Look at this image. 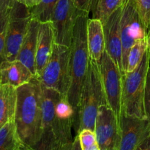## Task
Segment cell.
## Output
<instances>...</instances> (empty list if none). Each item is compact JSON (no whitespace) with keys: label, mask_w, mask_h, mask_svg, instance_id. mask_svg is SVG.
Here are the masks:
<instances>
[{"label":"cell","mask_w":150,"mask_h":150,"mask_svg":"<svg viewBox=\"0 0 150 150\" xmlns=\"http://www.w3.org/2000/svg\"><path fill=\"white\" fill-rule=\"evenodd\" d=\"M89 13L83 12L78 17L70 44V85L67 98L76 112L74 128L76 130L79 122V105L82 88L90 61L87 44V23Z\"/></svg>","instance_id":"obj_3"},{"label":"cell","mask_w":150,"mask_h":150,"mask_svg":"<svg viewBox=\"0 0 150 150\" xmlns=\"http://www.w3.org/2000/svg\"><path fill=\"white\" fill-rule=\"evenodd\" d=\"M31 19L29 7L16 0L10 10L7 23L4 60L13 61L16 59Z\"/></svg>","instance_id":"obj_7"},{"label":"cell","mask_w":150,"mask_h":150,"mask_svg":"<svg viewBox=\"0 0 150 150\" xmlns=\"http://www.w3.org/2000/svg\"><path fill=\"white\" fill-rule=\"evenodd\" d=\"M120 133L119 150H139L150 136V120L122 114L120 120Z\"/></svg>","instance_id":"obj_12"},{"label":"cell","mask_w":150,"mask_h":150,"mask_svg":"<svg viewBox=\"0 0 150 150\" xmlns=\"http://www.w3.org/2000/svg\"><path fill=\"white\" fill-rule=\"evenodd\" d=\"M139 150H150V136L141 145Z\"/></svg>","instance_id":"obj_30"},{"label":"cell","mask_w":150,"mask_h":150,"mask_svg":"<svg viewBox=\"0 0 150 150\" xmlns=\"http://www.w3.org/2000/svg\"><path fill=\"white\" fill-rule=\"evenodd\" d=\"M126 0H96L92 9L93 18L99 19L103 23Z\"/></svg>","instance_id":"obj_20"},{"label":"cell","mask_w":150,"mask_h":150,"mask_svg":"<svg viewBox=\"0 0 150 150\" xmlns=\"http://www.w3.org/2000/svg\"><path fill=\"white\" fill-rule=\"evenodd\" d=\"M99 67L106 103L114 111L120 125L122 117V75L105 50L99 62Z\"/></svg>","instance_id":"obj_9"},{"label":"cell","mask_w":150,"mask_h":150,"mask_svg":"<svg viewBox=\"0 0 150 150\" xmlns=\"http://www.w3.org/2000/svg\"><path fill=\"white\" fill-rule=\"evenodd\" d=\"M95 132L100 150H119L121 139L120 125L117 115L106 103L100 106Z\"/></svg>","instance_id":"obj_11"},{"label":"cell","mask_w":150,"mask_h":150,"mask_svg":"<svg viewBox=\"0 0 150 150\" xmlns=\"http://www.w3.org/2000/svg\"><path fill=\"white\" fill-rule=\"evenodd\" d=\"M144 108L146 117L150 120V67L146 76V86H145Z\"/></svg>","instance_id":"obj_26"},{"label":"cell","mask_w":150,"mask_h":150,"mask_svg":"<svg viewBox=\"0 0 150 150\" xmlns=\"http://www.w3.org/2000/svg\"><path fill=\"white\" fill-rule=\"evenodd\" d=\"M42 87V136L38 150L73 149L76 112L67 96Z\"/></svg>","instance_id":"obj_1"},{"label":"cell","mask_w":150,"mask_h":150,"mask_svg":"<svg viewBox=\"0 0 150 150\" xmlns=\"http://www.w3.org/2000/svg\"><path fill=\"white\" fill-rule=\"evenodd\" d=\"M40 22L31 19L27 32L16 59L21 62L35 76V57Z\"/></svg>","instance_id":"obj_16"},{"label":"cell","mask_w":150,"mask_h":150,"mask_svg":"<svg viewBox=\"0 0 150 150\" xmlns=\"http://www.w3.org/2000/svg\"><path fill=\"white\" fill-rule=\"evenodd\" d=\"M76 136L79 139L81 150H100L95 130L83 129Z\"/></svg>","instance_id":"obj_23"},{"label":"cell","mask_w":150,"mask_h":150,"mask_svg":"<svg viewBox=\"0 0 150 150\" xmlns=\"http://www.w3.org/2000/svg\"><path fill=\"white\" fill-rule=\"evenodd\" d=\"M16 0H0V12L10 10Z\"/></svg>","instance_id":"obj_28"},{"label":"cell","mask_w":150,"mask_h":150,"mask_svg":"<svg viewBox=\"0 0 150 150\" xmlns=\"http://www.w3.org/2000/svg\"><path fill=\"white\" fill-rule=\"evenodd\" d=\"M54 44V35L51 21L40 23L39 26L35 57V76L41 74L48 63Z\"/></svg>","instance_id":"obj_14"},{"label":"cell","mask_w":150,"mask_h":150,"mask_svg":"<svg viewBox=\"0 0 150 150\" xmlns=\"http://www.w3.org/2000/svg\"><path fill=\"white\" fill-rule=\"evenodd\" d=\"M83 12L72 0H59L51 19L56 43L70 46L76 21Z\"/></svg>","instance_id":"obj_10"},{"label":"cell","mask_w":150,"mask_h":150,"mask_svg":"<svg viewBox=\"0 0 150 150\" xmlns=\"http://www.w3.org/2000/svg\"><path fill=\"white\" fill-rule=\"evenodd\" d=\"M150 43V33L145 38L138 40L130 49L127 59L126 73L133 71L143 59L144 55Z\"/></svg>","instance_id":"obj_22"},{"label":"cell","mask_w":150,"mask_h":150,"mask_svg":"<svg viewBox=\"0 0 150 150\" xmlns=\"http://www.w3.org/2000/svg\"><path fill=\"white\" fill-rule=\"evenodd\" d=\"M35 75L18 60H4L0 65V83L19 87L27 83Z\"/></svg>","instance_id":"obj_15"},{"label":"cell","mask_w":150,"mask_h":150,"mask_svg":"<svg viewBox=\"0 0 150 150\" xmlns=\"http://www.w3.org/2000/svg\"><path fill=\"white\" fill-rule=\"evenodd\" d=\"M122 7L117 9L103 23V29L105 51L119 67L122 75L124 76L125 72L122 63V45L121 40Z\"/></svg>","instance_id":"obj_13"},{"label":"cell","mask_w":150,"mask_h":150,"mask_svg":"<svg viewBox=\"0 0 150 150\" xmlns=\"http://www.w3.org/2000/svg\"><path fill=\"white\" fill-rule=\"evenodd\" d=\"M0 150H28L21 139L15 120L0 127Z\"/></svg>","instance_id":"obj_19"},{"label":"cell","mask_w":150,"mask_h":150,"mask_svg":"<svg viewBox=\"0 0 150 150\" xmlns=\"http://www.w3.org/2000/svg\"><path fill=\"white\" fill-rule=\"evenodd\" d=\"M70 47L54 42L48 63L38 77L41 84L67 96L70 85Z\"/></svg>","instance_id":"obj_6"},{"label":"cell","mask_w":150,"mask_h":150,"mask_svg":"<svg viewBox=\"0 0 150 150\" xmlns=\"http://www.w3.org/2000/svg\"><path fill=\"white\" fill-rule=\"evenodd\" d=\"M141 16L146 35L150 33V0H133Z\"/></svg>","instance_id":"obj_25"},{"label":"cell","mask_w":150,"mask_h":150,"mask_svg":"<svg viewBox=\"0 0 150 150\" xmlns=\"http://www.w3.org/2000/svg\"><path fill=\"white\" fill-rule=\"evenodd\" d=\"M42 87L35 76L17 88L15 122L21 139L28 150H38L42 136Z\"/></svg>","instance_id":"obj_2"},{"label":"cell","mask_w":150,"mask_h":150,"mask_svg":"<svg viewBox=\"0 0 150 150\" xmlns=\"http://www.w3.org/2000/svg\"><path fill=\"white\" fill-rule=\"evenodd\" d=\"M87 44L90 59L100 62L105 50V41L103 24L99 19L88 20Z\"/></svg>","instance_id":"obj_17"},{"label":"cell","mask_w":150,"mask_h":150,"mask_svg":"<svg viewBox=\"0 0 150 150\" xmlns=\"http://www.w3.org/2000/svg\"><path fill=\"white\" fill-rule=\"evenodd\" d=\"M17 1L21 3V4H24L25 6H26L29 8H31V7L37 5L41 0H17Z\"/></svg>","instance_id":"obj_29"},{"label":"cell","mask_w":150,"mask_h":150,"mask_svg":"<svg viewBox=\"0 0 150 150\" xmlns=\"http://www.w3.org/2000/svg\"><path fill=\"white\" fill-rule=\"evenodd\" d=\"M149 67L150 43L138 67L122 76V115L147 118L144 108V91Z\"/></svg>","instance_id":"obj_5"},{"label":"cell","mask_w":150,"mask_h":150,"mask_svg":"<svg viewBox=\"0 0 150 150\" xmlns=\"http://www.w3.org/2000/svg\"><path fill=\"white\" fill-rule=\"evenodd\" d=\"M59 0H41L37 5L29 8L32 19L40 23L51 21L53 13Z\"/></svg>","instance_id":"obj_21"},{"label":"cell","mask_w":150,"mask_h":150,"mask_svg":"<svg viewBox=\"0 0 150 150\" xmlns=\"http://www.w3.org/2000/svg\"><path fill=\"white\" fill-rule=\"evenodd\" d=\"M11 9L0 12V65L4 60L6 32Z\"/></svg>","instance_id":"obj_24"},{"label":"cell","mask_w":150,"mask_h":150,"mask_svg":"<svg viewBox=\"0 0 150 150\" xmlns=\"http://www.w3.org/2000/svg\"><path fill=\"white\" fill-rule=\"evenodd\" d=\"M17 105V88L0 83V127L15 120Z\"/></svg>","instance_id":"obj_18"},{"label":"cell","mask_w":150,"mask_h":150,"mask_svg":"<svg viewBox=\"0 0 150 150\" xmlns=\"http://www.w3.org/2000/svg\"><path fill=\"white\" fill-rule=\"evenodd\" d=\"M105 103H106V100L99 62L90 59L81 95L76 135L83 129L95 130V120L98 110L101 105Z\"/></svg>","instance_id":"obj_4"},{"label":"cell","mask_w":150,"mask_h":150,"mask_svg":"<svg viewBox=\"0 0 150 150\" xmlns=\"http://www.w3.org/2000/svg\"><path fill=\"white\" fill-rule=\"evenodd\" d=\"M147 36L141 16L133 0H126L122 7L121 40L122 45V63L125 72L127 59L133 45Z\"/></svg>","instance_id":"obj_8"},{"label":"cell","mask_w":150,"mask_h":150,"mask_svg":"<svg viewBox=\"0 0 150 150\" xmlns=\"http://www.w3.org/2000/svg\"><path fill=\"white\" fill-rule=\"evenodd\" d=\"M79 10L89 13L93 9L96 0H72Z\"/></svg>","instance_id":"obj_27"}]
</instances>
